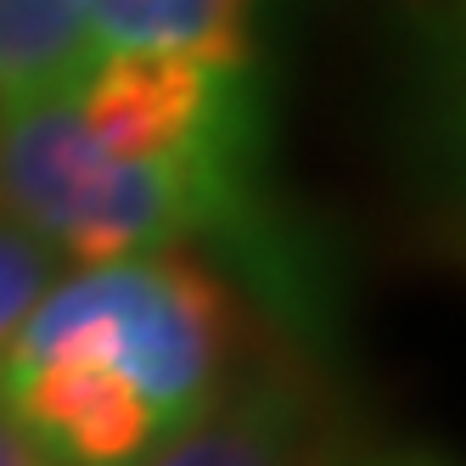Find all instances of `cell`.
<instances>
[{
	"label": "cell",
	"mask_w": 466,
	"mask_h": 466,
	"mask_svg": "<svg viewBox=\"0 0 466 466\" xmlns=\"http://www.w3.org/2000/svg\"><path fill=\"white\" fill-rule=\"evenodd\" d=\"M96 51H169L258 68V0H79Z\"/></svg>",
	"instance_id": "8992f818"
},
{
	"label": "cell",
	"mask_w": 466,
	"mask_h": 466,
	"mask_svg": "<svg viewBox=\"0 0 466 466\" xmlns=\"http://www.w3.org/2000/svg\"><path fill=\"white\" fill-rule=\"evenodd\" d=\"M79 129L124 163L258 169L264 90L258 68H219L169 51H107L68 96Z\"/></svg>",
	"instance_id": "3957f363"
},
{
	"label": "cell",
	"mask_w": 466,
	"mask_h": 466,
	"mask_svg": "<svg viewBox=\"0 0 466 466\" xmlns=\"http://www.w3.org/2000/svg\"><path fill=\"white\" fill-rule=\"evenodd\" d=\"M96 56L79 0H0V113L68 102Z\"/></svg>",
	"instance_id": "52a82bcc"
},
{
	"label": "cell",
	"mask_w": 466,
	"mask_h": 466,
	"mask_svg": "<svg viewBox=\"0 0 466 466\" xmlns=\"http://www.w3.org/2000/svg\"><path fill=\"white\" fill-rule=\"evenodd\" d=\"M242 331V292L208 248H152L51 281L6 365L46 354L96 360L136 388L157 432L175 439L237 388Z\"/></svg>",
	"instance_id": "7a4b0ae2"
},
{
	"label": "cell",
	"mask_w": 466,
	"mask_h": 466,
	"mask_svg": "<svg viewBox=\"0 0 466 466\" xmlns=\"http://www.w3.org/2000/svg\"><path fill=\"white\" fill-rule=\"evenodd\" d=\"M51 281H56V253L40 237H28L17 219L0 214V371H6L17 331L35 315V304L46 298Z\"/></svg>",
	"instance_id": "ba28073f"
},
{
	"label": "cell",
	"mask_w": 466,
	"mask_h": 466,
	"mask_svg": "<svg viewBox=\"0 0 466 466\" xmlns=\"http://www.w3.org/2000/svg\"><path fill=\"white\" fill-rule=\"evenodd\" d=\"M338 439L309 365L258 360L203 421L163 439L141 466H320Z\"/></svg>",
	"instance_id": "5b68a950"
},
{
	"label": "cell",
	"mask_w": 466,
	"mask_h": 466,
	"mask_svg": "<svg viewBox=\"0 0 466 466\" xmlns=\"http://www.w3.org/2000/svg\"><path fill=\"white\" fill-rule=\"evenodd\" d=\"M0 214L40 237L56 258L113 264L152 248L230 242L270 276L276 298H304L292 248L264 219L258 169H186V163H124L96 147L68 102L0 113ZM208 248V253H214Z\"/></svg>",
	"instance_id": "6da1fadb"
},
{
	"label": "cell",
	"mask_w": 466,
	"mask_h": 466,
	"mask_svg": "<svg viewBox=\"0 0 466 466\" xmlns=\"http://www.w3.org/2000/svg\"><path fill=\"white\" fill-rule=\"evenodd\" d=\"M0 466H56L35 439H28V432L6 416V410H0Z\"/></svg>",
	"instance_id": "30bf717a"
},
{
	"label": "cell",
	"mask_w": 466,
	"mask_h": 466,
	"mask_svg": "<svg viewBox=\"0 0 466 466\" xmlns=\"http://www.w3.org/2000/svg\"><path fill=\"white\" fill-rule=\"evenodd\" d=\"M320 466H444L439 455H427V450H354L349 439H338Z\"/></svg>",
	"instance_id": "9c48e42d"
},
{
	"label": "cell",
	"mask_w": 466,
	"mask_h": 466,
	"mask_svg": "<svg viewBox=\"0 0 466 466\" xmlns=\"http://www.w3.org/2000/svg\"><path fill=\"white\" fill-rule=\"evenodd\" d=\"M0 410L56 466H141L163 432L118 371L79 354L17 360L0 371Z\"/></svg>",
	"instance_id": "277c9868"
}]
</instances>
